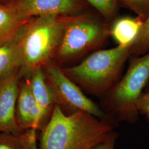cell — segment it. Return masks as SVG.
<instances>
[{
	"instance_id": "ac0fdd59",
	"label": "cell",
	"mask_w": 149,
	"mask_h": 149,
	"mask_svg": "<svg viewBox=\"0 0 149 149\" xmlns=\"http://www.w3.org/2000/svg\"><path fill=\"white\" fill-rule=\"evenodd\" d=\"M118 136L119 134L115 130H113L106 140L97 144L91 149H114L116 142Z\"/></svg>"
},
{
	"instance_id": "4fadbf2b",
	"label": "cell",
	"mask_w": 149,
	"mask_h": 149,
	"mask_svg": "<svg viewBox=\"0 0 149 149\" xmlns=\"http://www.w3.org/2000/svg\"><path fill=\"white\" fill-rule=\"evenodd\" d=\"M37 131L32 128L20 133L0 132V149H39Z\"/></svg>"
},
{
	"instance_id": "30bf717a",
	"label": "cell",
	"mask_w": 149,
	"mask_h": 149,
	"mask_svg": "<svg viewBox=\"0 0 149 149\" xmlns=\"http://www.w3.org/2000/svg\"><path fill=\"white\" fill-rule=\"evenodd\" d=\"M42 68L32 71L29 81L33 95L38 106L48 119H50L54 107L59 104L58 98L52 87L49 84Z\"/></svg>"
},
{
	"instance_id": "6da1fadb",
	"label": "cell",
	"mask_w": 149,
	"mask_h": 149,
	"mask_svg": "<svg viewBox=\"0 0 149 149\" xmlns=\"http://www.w3.org/2000/svg\"><path fill=\"white\" fill-rule=\"evenodd\" d=\"M117 127L84 111L66 114L56 104L42 130L39 149H91Z\"/></svg>"
},
{
	"instance_id": "ba28073f",
	"label": "cell",
	"mask_w": 149,
	"mask_h": 149,
	"mask_svg": "<svg viewBox=\"0 0 149 149\" xmlns=\"http://www.w3.org/2000/svg\"><path fill=\"white\" fill-rule=\"evenodd\" d=\"M19 92L18 77L15 72L0 77V132L20 133L16 120V106Z\"/></svg>"
},
{
	"instance_id": "3957f363",
	"label": "cell",
	"mask_w": 149,
	"mask_h": 149,
	"mask_svg": "<svg viewBox=\"0 0 149 149\" xmlns=\"http://www.w3.org/2000/svg\"><path fill=\"white\" fill-rule=\"evenodd\" d=\"M132 45L97 50L79 64L62 70L84 92L102 97L117 82Z\"/></svg>"
},
{
	"instance_id": "ffe728a7",
	"label": "cell",
	"mask_w": 149,
	"mask_h": 149,
	"mask_svg": "<svg viewBox=\"0 0 149 149\" xmlns=\"http://www.w3.org/2000/svg\"><path fill=\"white\" fill-rule=\"evenodd\" d=\"M144 91H144V92H149V82H148L147 86H146V87H145V90Z\"/></svg>"
},
{
	"instance_id": "d6986e66",
	"label": "cell",
	"mask_w": 149,
	"mask_h": 149,
	"mask_svg": "<svg viewBox=\"0 0 149 149\" xmlns=\"http://www.w3.org/2000/svg\"><path fill=\"white\" fill-rule=\"evenodd\" d=\"M149 106V92H143L137 103V108L140 114H145Z\"/></svg>"
},
{
	"instance_id": "5bb4252c",
	"label": "cell",
	"mask_w": 149,
	"mask_h": 149,
	"mask_svg": "<svg viewBox=\"0 0 149 149\" xmlns=\"http://www.w3.org/2000/svg\"><path fill=\"white\" fill-rule=\"evenodd\" d=\"M21 66L23 57L16 38L0 47V77L13 73Z\"/></svg>"
},
{
	"instance_id": "7a4b0ae2",
	"label": "cell",
	"mask_w": 149,
	"mask_h": 149,
	"mask_svg": "<svg viewBox=\"0 0 149 149\" xmlns=\"http://www.w3.org/2000/svg\"><path fill=\"white\" fill-rule=\"evenodd\" d=\"M149 82V51L132 57L122 79L102 97L100 106L107 120L117 127L120 123L137 122L140 116L137 103Z\"/></svg>"
},
{
	"instance_id": "8992f818",
	"label": "cell",
	"mask_w": 149,
	"mask_h": 149,
	"mask_svg": "<svg viewBox=\"0 0 149 149\" xmlns=\"http://www.w3.org/2000/svg\"><path fill=\"white\" fill-rule=\"evenodd\" d=\"M45 66L47 80L58 97L59 105L65 108L68 114L81 111L107 120L100 106L86 96L79 86L66 76L62 69L50 63Z\"/></svg>"
},
{
	"instance_id": "277c9868",
	"label": "cell",
	"mask_w": 149,
	"mask_h": 149,
	"mask_svg": "<svg viewBox=\"0 0 149 149\" xmlns=\"http://www.w3.org/2000/svg\"><path fill=\"white\" fill-rule=\"evenodd\" d=\"M67 16L47 15L38 17L23 27L17 40L23 66L33 71L49 63L63 37Z\"/></svg>"
},
{
	"instance_id": "9c48e42d",
	"label": "cell",
	"mask_w": 149,
	"mask_h": 149,
	"mask_svg": "<svg viewBox=\"0 0 149 149\" xmlns=\"http://www.w3.org/2000/svg\"><path fill=\"white\" fill-rule=\"evenodd\" d=\"M16 116L17 123L22 131L32 128L42 130L49 120L33 95L29 81L24 82L19 88Z\"/></svg>"
},
{
	"instance_id": "5b68a950",
	"label": "cell",
	"mask_w": 149,
	"mask_h": 149,
	"mask_svg": "<svg viewBox=\"0 0 149 149\" xmlns=\"http://www.w3.org/2000/svg\"><path fill=\"white\" fill-rule=\"evenodd\" d=\"M111 36V27L85 13L67 16L61 42L55 54L60 62L74 61L100 47Z\"/></svg>"
},
{
	"instance_id": "e0dca14e",
	"label": "cell",
	"mask_w": 149,
	"mask_h": 149,
	"mask_svg": "<svg viewBox=\"0 0 149 149\" xmlns=\"http://www.w3.org/2000/svg\"><path fill=\"white\" fill-rule=\"evenodd\" d=\"M124 7L145 20L149 15V0H118Z\"/></svg>"
},
{
	"instance_id": "9a60e30c",
	"label": "cell",
	"mask_w": 149,
	"mask_h": 149,
	"mask_svg": "<svg viewBox=\"0 0 149 149\" xmlns=\"http://www.w3.org/2000/svg\"><path fill=\"white\" fill-rule=\"evenodd\" d=\"M149 51V15L144 20L138 35L132 45V57L142 55Z\"/></svg>"
},
{
	"instance_id": "44dd1931",
	"label": "cell",
	"mask_w": 149,
	"mask_h": 149,
	"mask_svg": "<svg viewBox=\"0 0 149 149\" xmlns=\"http://www.w3.org/2000/svg\"><path fill=\"white\" fill-rule=\"evenodd\" d=\"M145 114H146L147 115H148V117L149 118V106L148 107V108H147V109H146V113Z\"/></svg>"
},
{
	"instance_id": "2e32d148",
	"label": "cell",
	"mask_w": 149,
	"mask_h": 149,
	"mask_svg": "<svg viewBox=\"0 0 149 149\" xmlns=\"http://www.w3.org/2000/svg\"><path fill=\"white\" fill-rule=\"evenodd\" d=\"M92 6L106 20H111L116 15L118 0H85Z\"/></svg>"
},
{
	"instance_id": "8fae6325",
	"label": "cell",
	"mask_w": 149,
	"mask_h": 149,
	"mask_svg": "<svg viewBox=\"0 0 149 149\" xmlns=\"http://www.w3.org/2000/svg\"><path fill=\"white\" fill-rule=\"evenodd\" d=\"M144 20L136 17L119 18L111 27V36L119 45L133 44L138 35Z\"/></svg>"
},
{
	"instance_id": "52a82bcc",
	"label": "cell",
	"mask_w": 149,
	"mask_h": 149,
	"mask_svg": "<svg viewBox=\"0 0 149 149\" xmlns=\"http://www.w3.org/2000/svg\"><path fill=\"white\" fill-rule=\"evenodd\" d=\"M22 19L47 15H75L84 7L81 0H19L13 5Z\"/></svg>"
},
{
	"instance_id": "7c38bea8",
	"label": "cell",
	"mask_w": 149,
	"mask_h": 149,
	"mask_svg": "<svg viewBox=\"0 0 149 149\" xmlns=\"http://www.w3.org/2000/svg\"><path fill=\"white\" fill-rule=\"evenodd\" d=\"M28 22L19 17L13 6H0V47L16 39Z\"/></svg>"
}]
</instances>
